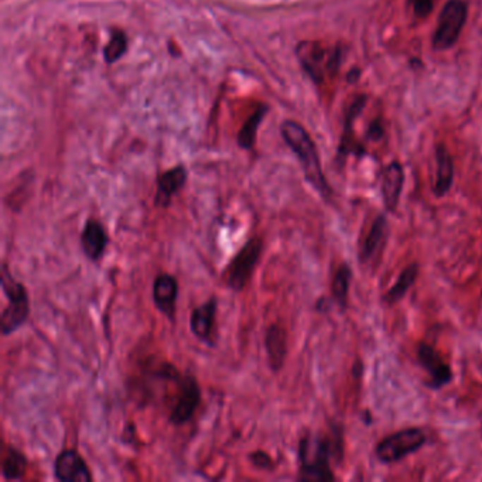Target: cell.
I'll use <instances>...</instances> for the list:
<instances>
[{
  "label": "cell",
  "instance_id": "6da1fadb",
  "mask_svg": "<svg viewBox=\"0 0 482 482\" xmlns=\"http://www.w3.org/2000/svg\"><path fill=\"white\" fill-rule=\"evenodd\" d=\"M282 135L286 143L296 153L307 181L321 194V197L328 198L331 195V188L323 173L320 157L310 135L301 125L293 121H286L282 125Z\"/></svg>",
  "mask_w": 482,
  "mask_h": 482
},
{
  "label": "cell",
  "instance_id": "7a4b0ae2",
  "mask_svg": "<svg viewBox=\"0 0 482 482\" xmlns=\"http://www.w3.org/2000/svg\"><path fill=\"white\" fill-rule=\"evenodd\" d=\"M0 283L8 297V306L4 308L2 317H0V331L4 337H8L16 332L28 321L30 315V299L26 286L16 280L6 263L2 266Z\"/></svg>",
  "mask_w": 482,
  "mask_h": 482
},
{
  "label": "cell",
  "instance_id": "3957f363",
  "mask_svg": "<svg viewBox=\"0 0 482 482\" xmlns=\"http://www.w3.org/2000/svg\"><path fill=\"white\" fill-rule=\"evenodd\" d=\"M331 442L320 435L307 433L299 444V479L300 481H332L330 468Z\"/></svg>",
  "mask_w": 482,
  "mask_h": 482
},
{
  "label": "cell",
  "instance_id": "277c9868",
  "mask_svg": "<svg viewBox=\"0 0 482 482\" xmlns=\"http://www.w3.org/2000/svg\"><path fill=\"white\" fill-rule=\"evenodd\" d=\"M262 251L263 239L260 236H252L235 253L222 273V279L229 289L234 291H242L246 287L260 260Z\"/></svg>",
  "mask_w": 482,
  "mask_h": 482
},
{
  "label": "cell",
  "instance_id": "5b68a950",
  "mask_svg": "<svg viewBox=\"0 0 482 482\" xmlns=\"http://www.w3.org/2000/svg\"><path fill=\"white\" fill-rule=\"evenodd\" d=\"M201 387L194 375H180L176 382V393L169 411V420L174 426L188 423L201 404Z\"/></svg>",
  "mask_w": 482,
  "mask_h": 482
},
{
  "label": "cell",
  "instance_id": "8992f818",
  "mask_svg": "<svg viewBox=\"0 0 482 482\" xmlns=\"http://www.w3.org/2000/svg\"><path fill=\"white\" fill-rule=\"evenodd\" d=\"M468 8L464 0H448L442 8L437 29L433 35V47L435 50H447L452 47L466 22Z\"/></svg>",
  "mask_w": 482,
  "mask_h": 482
},
{
  "label": "cell",
  "instance_id": "52a82bcc",
  "mask_svg": "<svg viewBox=\"0 0 482 482\" xmlns=\"http://www.w3.org/2000/svg\"><path fill=\"white\" fill-rule=\"evenodd\" d=\"M297 56L304 70L315 83H321L327 74L337 71L339 64L338 49H325L313 42L299 44Z\"/></svg>",
  "mask_w": 482,
  "mask_h": 482
},
{
  "label": "cell",
  "instance_id": "ba28073f",
  "mask_svg": "<svg viewBox=\"0 0 482 482\" xmlns=\"http://www.w3.org/2000/svg\"><path fill=\"white\" fill-rule=\"evenodd\" d=\"M426 442L420 428H404L383 438L376 447V455L382 462H394L417 451Z\"/></svg>",
  "mask_w": 482,
  "mask_h": 482
},
{
  "label": "cell",
  "instance_id": "9c48e42d",
  "mask_svg": "<svg viewBox=\"0 0 482 482\" xmlns=\"http://www.w3.org/2000/svg\"><path fill=\"white\" fill-rule=\"evenodd\" d=\"M54 475L63 482H90L92 472L76 448H66L54 459Z\"/></svg>",
  "mask_w": 482,
  "mask_h": 482
},
{
  "label": "cell",
  "instance_id": "30bf717a",
  "mask_svg": "<svg viewBox=\"0 0 482 482\" xmlns=\"http://www.w3.org/2000/svg\"><path fill=\"white\" fill-rule=\"evenodd\" d=\"M218 311V300L212 296L208 301L195 307L190 315V328L197 339L214 348L217 341L214 335Z\"/></svg>",
  "mask_w": 482,
  "mask_h": 482
},
{
  "label": "cell",
  "instance_id": "8fae6325",
  "mask_svg": "<svg viewBox=\"0 0 482 482\" xmlns=\"http://www.w3.org/2000/svg\"><path fill=\"white\" fill-rule=\"evenodd\" d=\"M80 243L88 260L91 262L101 260L109 243V236L104 224L97 218H88L81 231Z\"/></svg>",
  "mask_w": 482,
  "mask_h": 482
},
{
  "label": "cell",
  "instance_id": "7c38bea8",
  "mask_svg": "<svg viewBox=\"0 0 482 482\" xmlns=\"http://www.w3.org/2000/svg\"><path fill=\"white\" fill-rule=\"evenodd\" d=\"M179 299V282L170 273H160L153 283V303L156 308L170 321L176 318Z\"/></svg>",
  "mask_w": 482,
  "mask_h": 482
},
{
  "label": "cell",
  "instance_id": "4fadbf2b",
  "mask_svg": "<svg viewBox=\"0 0 482 482\" xmlns=\"http://www.w3.org/2000/svg\"><path fill=\"white\" fill-rule=\"evenodd\" d=\"M417 358L420 365L430 376L428 386L438 389L451 380V369L440 356V354L427 344H420L417 349Z\"/></svg>",
  "mask_w": 482,
  "mask_h": 482
},
{
  "label": "cell",
  "instance_id": "5bb4252c",
  "mask_svg": "<svg viewBox=\"0 0 482 482\" xmlns=\"http://www.w3.org/2000/svg\"><path fill=\"white\" fill-rule=\"evenodd\" d=\"M187 183V170L184 166H177L160 174L157 179V191L155 205L157 208H169L173 197L183 190Z\"/></svg>",
  "mask_w": 482,
  "mask_h": 482
},
{
  "label": "cell",
  "instance_id": "9a60e30c",
  "mask_svg": "<svg viewBox=\"0 0 482 482\" xmlns=\"http://www.w3.org/2000/svg\"><path fill=\"white\" fill-rule=\"evenodd\" d=\"M265 349L269 366L273 372H280L287 356V332L280 324H270L265 332Z\"/></svg>",
  "mask_w": 482,
  "mask_h": 482
},
{
  "label": "cell",
  "instance_id": "2e32d148",
  "mask_svg": "<svg viewBox=\"0 0 482 482\" xmlns=\"http://www.w3.org/2000/svg\"><path fill=\"white\" fill-rule=\"evenodd\" d=\"M403 169L399 163L389 164L382 176V197L387 211H394L403 188Z\"/></svg>",
  "mask_w": 482,
  "mask_h": 482
},
{
  "label": "cell",
  "instance_id": "e0dca14e",
  "mask_svg": "<svg viewBox=\"0 0 482 482\" xmlns=\"http://www.w3.org/2000/svg\"><path fill=\"white\" fill-rule=\"evenodd\" d=\"M435 160H437V180L434 186V193L437 197H442L450 191L452 179H454L452 159L448 150L442 145H438L435 149Z\"/></svg>",
  "mask_w": 482,
  "mask_h": 482
},
{
  "label": "cell",
  "instance_id": "ac0fdd59",
  "mask_svg": "<svg viewBox=\"0 0 482 482\" xmlns=\"http://www.w3.org/2000/svg\"><path fill=\"white\" fill-rule=\"evenodd\" d=\"M29 461L28 457L15 445H8L2 461V475L8 481L22 479L26 474Z\"/></svg>",
  "mask_w": 482,
  "mask_h": 482
},
{
  "label": "cell",
  "instance_id": "d6986e66",
  "mask_svg": "<svg viewBox=\"0 0 482 482\" xmlns=\"http://www.w3.org/2000/svg\"><path fill=\"white\" fill-rule=\"evenodd\" d=\"M386 232H387V224H386V218L385 217H378L375 219V222L372 224L368 236L365 238L362 248H361V259L363 262L372 259L376 252L379 251V248L383 245L385 238H386Z\"/></svg>",
  "mask_w": 482,
  "mask_h": 482
},
{
  "label": "cell",
  "instance_id": "ffe728a7",
  "mask_svg": "<svg viewBox=\"0 0 482 482\" xmlns=\"http://www.w3.org/2000/svg\"><path fill=\"white\" fill-rule=\"evenodd\" d=\"M417 265L413 263L410 266H407L399 276L397 282L394 283V286L387 291L386 294V301L387 303H397L400 299L404 297V294L407 293V290L410 289V286L416 282V277H417Z\"/></svg>",
  "mask_w": 482,
  "mask_h": 482
},
{
  "label": "cell",
  "instance_id": "44dd1931",
  "mask_svg": "<svg viewBox=\"0 0 482 482\" xmlns=\"http://www.w3.org/2000/svg\"><path fill=\"white\" fill-rule=\"evenodd\" d=\"M351 269L347 265H342L337 269L334 279H332V284H331V290H332V297L334 300L341 306L345 307L347 306V299H348V290H349V283H351Z\"/></svg>",
  "mask_w": 482,
  "mask_h": 482
},
{
  "label": "cell",
  "instance_id": "7402d4cb",
  "mask_svg": "<svg viewBox=\"0 0 482 482\" xmlns=\"http://www.w3.org/2000/svg\"><path fill=\"white\" fill-rule=\"evenodd\" d=\"M266 112V108H259L245 123V126L242 128V131L239 132V138H238V142L239 145L243 147V149H251L255 143V139H256V131H258V126L263 118Z\"/></svg>",
  "mask_w": 482,
  "mask_h": 482
},
{
  "label": "cell",
  "instance_id": "603a6c76",
  "mask_svg": "<svg viewBox=\"0 0 482 482\" xmlns=\"http://www.w3.org/2000/svg\"><path fill=\"white\" fill-rule=\"evenodd\" d=\"M126 46H128L126 36L122 32H115V35L112 36L111 42L108 43V46L104 52L107 61L115 63L116 60H119L123 56V53L126 52Z\"/></svg>",
  "mask_w": 482,
  "mask_h": 482
},
{
  "label": "cell",
  "instance_id": "cb8c5ba5",
  "mask_svg": "<svg viewBox=\"0 0 482 482\" xmlns=\"http://www.w3.org/2000/svg\"><path fill=\"white\" fill-rule=\"evenodd\" d=\"M437 0H409V5L411 6V11L416 18H427L435 5Z\"/></svg>",
  "mask_w": 482,
  "mask_h": 482
},
{
  "label": "cell",
  "instance_id": "d4e9b609",
  "mask_svg": "<svg viewBox=\"0 0 482 482\" xmlns=\"http://www.w3.org/2000/svg\"><path fill=\"white\" fill-rule=\"evenodd\" d=\"M249 459L259 469H270L272 468V458L266 451H262V450L253 451L249 454Z\"/></svg>",
  "mask_w": 482,
  "mask_h": 482
},
{
  "label": "cell",
  "instance_id": "484cf974",
  "mask_svg": "<svg viewBox=\"0 0 482 482\" xmlns=\"http://www.w3.org/2000/svg\"><path fill=\"white\" fill-rule=\"evenodd\" d=\"M369 136H370L372 139H379V138L382 136V126H380L379 122L372 123L370 131H369Z\"/></svg>",
  "mask_w": 482,
  "mask_h": 482
}]
</instances>
